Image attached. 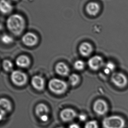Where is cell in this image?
<instances>
[{"instance_id":"obj_1","label":"cell","mask_w":128,"mask_h":128,"mask_svg":"<svg viewBox=\"0 0 128 128\" xmlns=\"http://www.w3.org/2000/svg\"><path fill=\"white\" fill-rule=\"evenodd\" d=\"M24 20L18 14H13L9 17L7 20V26L9 30L15 35H19L24 28Z\"/></svg>"},{"instance_id":"obj_2","label":"cell","mask_w":128,"mask_h":128,"mask_svg":"<svg viewBox=\"0 0 128 128\" xmlns=\"http://www.w3.org/2000/svg\"><path fill=\"white\" fill-rule=\"evenodd\" d=\"M104 128H124L126 122L123 118L118 115H112L104 118L102 121Z\"/></svg>"},{"instance_id":"obj_3","label":"cell","mask_w":128,"mask_h":128,"mask_svg":"<svg viewBox=\"0 0 128 128\" xmlns=\"http://www.w3.org/2000/svg\"><path fill=\"white\" fill-rule=\"evenodd\" d=\"M48 88L51 92L56 94H61L66 91L68 85L62 80L54 78L48 83Z\"/></svg>"},{"instance_id":"obj_4","label":"cell","mask_w":128,"mask_h":128,"mask_svg":"<svg viewBox=\"0 0 128 128\" xmlns=\"http://www.w3.org/2000/svg\"><path fill=\"white\" fill-rule=\"evenodd\" d=\"M10 79L14 85L18 87H22L25 85L27 81V76L24 73L19 70L13 71Z\"/></svg>"},{"instance_id":"obj_5","label":"cell","mask_w":128,"mask_h":128,"mask_svg":"<svg viewBox=\"0 0 128 128\" xmlns=\"http://www.w3.org/2000/svg\"><path fill=\"white\" fill-rule=\"evenodd\" d=\"M111 81L116 87L119 88H123L128 83V79L126 76L122 73L116 72L113 73L111 76Z\"/></svg>"},{"instance_id":"obj_6","label":"cell","mask_w":128,"mask_h":128,"mask_svg":"<svg viewBox=\"0 0 128 128\" xmlns=\"http://www.w3.org/2000/svg\"><path fill=\"white\" fill-rule=\"evenodd\" d=\"M93 110L97 114L103 115L107 113L108 107L106 101L102 99H98L96 100L94 103Z\"/></svg>"},{"instance_id":"obj_7","label":"cell","mask_w":128,"mask_h":128,"mask_svg":"<svg viewBox=\"0 0 128 128\" xmlns=\"http://www.w3.org/2000/svg\"><path fill=\"white\" fill-rule=\"evenodd\" d=\"M104 62L102 57L95 55L90 57L88 61V65L90 69L96 71L104 66Z\"/></svg>"},{"instance_id":"obj_8","label":"cell","mask_w":128,"mask_h":128,"mask_svg":"<svg viewBox=\"0 0 128 128\" xmlns=\"http://www.w3.org/2000/svg\"><path fill=\"white\" fill-rule=\"evenodd\" d=\"M77 114L75 111L71 108H65L60 113V117L65 122H69L72 121L76 117Z\"/></svg>"},{"instance_id":"obj_9","label":"cell","mask_w":128,"mask_h":128,"mask_svg":"<svg viewBox=\"0 0 128 128\" xmlns=\"http://www.w3.org/2000/svg\"><path fill=\"white\" fill-rule=\"evenodd\" d=\"M22 41L24 45L32 47L36 44L38 38L34 33L28 32L24 35L22 37Z\"/></svg>"},{"instance_id":"obj_10","label":"cell","mask_w":128,"mask_h":128,"mask_svg":"<svg viewBox=\"0 0 128 128\" xmlns=\"http://www.w3.org/2000/svg\"><path fill=\"white\" fill-rule=\"evenodd\" d=\"M32 85L36 90H42L45 87V81L43 78L39 76H33L31 80Z\"/></svg>"},{"instance_id":"obj_11","label":"cell","mask_w":128,"mask_h":128,"mask_svg":"<svg viewBox=\"0 0 128 128\" xmlns=\"http://www.w3.org/2000/svg\"><path fill=\"white\" fill-rule=\"evenodd\" d=\"M55 70L58 74L63 76H67L70 72L69 68L66 64L60 62L56 66Z\"/></svg>"},{"instance_id":"obj_12","label":"cell","mask_w":128,"mask_h":128,"mask_svg":"<svg viewBox=\"0 0 128 128\" xmlns=\"http://www.w3.org/2000/svg\"><path fill=\"white\" fill-rule=\"evenodd\" d=\"M99 10L100 6L96 2H91L86 5V12L90 16H96L98 13Z\"/></svg>"},{"instance_id":"obj_13","label":"cell","mask_w":128,"mask_h":128,"mask_svg":"<svg viewBox=\"0 0 128 128\" xmlns=\"http://www.w3.org/2000/svg\"><path fill=\"white\" fill-rule=\"evenodd\" d=\"M48 107L43 103L38 104L35 109L36 114L40 118L45 115H48Z\"/></svg>"},{"instance_id":"obj_14","label":"cell","mask_w":128,"mask_h":128,"mask_svg":"<svg viewBox=\"0 0 128 128\" xmlns=\"http://www.w3.org/2000/svg\"><path fill=\"white\" fill-rule=\"evenodd\" d=\"M79 50L80 54L82 55L84 57H87L92 53L93 49L92 45L90 43L87 42H84L80 45Z\"/></svg>"},{"instance_id":"obj_15","label":"cell","mask_w":128,"mask_h":128,"mask_svg":"<svg viewBox=\"0 0 128 128\" xmlns=\"http://www.w3.org/2000/svg\"><path fill=\"white\" fill-rule=\"evenodd\" d=\"M30 63V58L27 56L22 55L17 58L16 64L19 67L26 68L28 67Z\"/></svg>"},{"instance_id":"obj_16","label":"cell","mask_w":128,"mask_h":128,"mask_svg":"<svg viewBox=\"0 0 128 128\" xmlns=\"http://www.w3.org/2000/svg\"><path fill=\"white\" fill-rule=\"evenodd\" d=\"M0 9L2 13L3 14H8L12 11L13 7L10 2L8 1L1 0Z\"/></svg>"},{"instance_id":"obj_17","label":"cell","mask_w":128,"mask_h":128,"mask_svg":"<svg viewBox=\"0 0 128 128\" xmlns=\"http://www.w3.org/2000/svg\"><path fill=\"white\" fill-rule=\"evenodd\" d=\"M0 105L1 109L6 111H10L12 109V104L10 101L7 99L2 98L0 100Z\"/></svg>"},{"instance_id":"obj_18","label":"cell","mask_w":128,"mask_h":128,"mask_svg":"<svg viewBox=\"0 0 128 128\" xmlns=\"http://www.w3.org/2000/svg\"><path fill=\"white\" fill-rule=\"evenodd\" d=\"M104 72L106 74L109 75L114 72L116 69V66L112 61H108L104 65Z\"/></svg>"},{"instance_id":"obj_19","label":"cell","mask_w":128,"mask_h":128,"mask_svg":"<svg viewBox=\"0 0 128 128\" xmlns=\"http://www.w3.org/2000/svg\"><path fill=\"white\" fill-rule=\"evenodd\" d=\"M80 79L78 75L73 73L70 75L69 77L70 83L73 86L77 85L80 82Z\"/></svg>"},{"instance_id":"obj_20","label":"cell","mask_w":128,"mask_h":128,"mask_svg":"<svg viewBox=\"0 0 128 128\" xmlns=\"http://www.w3.org/2000/svg\"><path fill=\"white\" fill-rule=\"evenodd\" d=\"M3 67L5 71L10 72L13 68V65L10 61L5 60L3 62Z\"/></svg>"},{"instance_id":"obj_21","label":"cell","mask_w":128,"mask_h":128,"mask_svg":"<svg viewBox=\"0 0 128 128\" xmlns=\"http://www.w3.org/2000/svg\"><path fill=\"white\" fill-rule=\"evenodd\" d=\"M74 66L75 69L76 70L80 71L84 69L85 65L83 61L79 60H77L75 62Z\"/></svg>"},{"instance_id":"obj_22","label":"cell","mask_w":128,"mask_h":128,"mask_svg":"<svg viewBox=\"0 0 128 128\" xmlns=\"http://www.w3.org/2000/svg\"><path fill=\"white\" fill-rule=\"evenodd\" d=\"M84 128H98V124L95 120H91L85 124Z\"/></svg>"},{"instance_id":"obj_23","label":"cell","mask_w":128,"mask_h":128,"mask_svg":"<svg viewBox=\"0 0 128 128\" xmlns=\"http://www.w3.org/2000/svg\"><path fill=\"white\" fill-rule=\"evenodd\" d=\"M2 40L5 44H10L13 42V39L12 36L4 34L2 36Z\"/></svg>"},{"instance_id":"obj_24","label":"cell","mask_w":128,"mask_h":128,"mask_svg":"<svg viewBox=\"0 0 128 128\" xmlns=\"http://www.w3.org/2000/svg\"><path fill=\"white\" fill-rule=\"evenodd\" d=\"M78 118L81 121H84L86 119V116L84 114H81L78 115Z\"/></svg>"},{"instance_id":"obj_25","label":"cell","mask_w":128,"mask_h":128,"mask_svg":"<svg viewBox=\"0 0 128 128\" xmlns=\"http://www.w3.org/2000/svg\"><path fill=\"white\" fill-rule=\"evenodd\" d=\"M6 111L3 109H0V120H1L4 118V117L6 115Z\"/></svg>"},{"instance_id":"obj_26","label":"cell","mask_w":128,"mask_h":128,"mask_svg":"<svg viewBox=\"0 0 128 128\" xmlns=\"http://www.w3.org/2000/svg\"><path fill=\"white\" fill-rule=\"evenodd\" d=\"M40 118L42 121H43V122H46V121H48V115H45L40 117Z\"/></svg>"},{"instance_id":"obj_27","label":"cell","mask_w":128,"mask_h":128,"mask_svg":"<svg viewBox=\"0 0 128 128\" xmlns=\"http://www.w3.org/2000/svg\"><path fill=\"white\" fill-rule=\"evenodd\" d=\"M69 128H80V126L76 123H73L69 126Z\"/></svg>"},{"instance_id":"obj_28","label":"cell","mask_w":128,"mask_h":128,"mask_svg":"<svg viewBox=\"0 0 128 128\" xmlns=\"http://www.w3.org/2000/svg\"><path fill=\"white\" fill-rule=\"evenodd\" d=\"M12 1H17V0H12Z\"/></svg>"},{"instance_id":"obj_29","label":"cell","mask_w":128,"mask_h":128,"mask_svg":"<svg viewBox=\"0 0 128 128\" xmlns=\"http://www.w3.org/2000/svg\"><path fill=\"white\" fill-rule=\"evenodd\" d=\"M62 128V127H58V128Z\"/></svg>"}]
</instances>
